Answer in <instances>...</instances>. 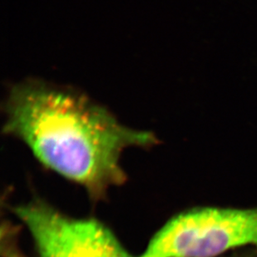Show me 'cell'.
Returning a JSON list of instances; mask_svg holds the SVG:
<instances>
[{
  "label": "cell",
  "instance_id": "6da1fadb",
  "mask_svg": "<svg viewBox=\"0 0 257 257\" xmlns=\"http://www.w3.org/2000/svg\"><path fill=\"white\" fill-rule=\"evenodd\" d=\"M5 112V133L95 198L126 179L120 163L124 151L157 143L154 134L121 124L86 95L40 81L13 87Z\"/></svg>",
  "mask_w": 257,
  "mask_h": 257
},
{
  "label": "cell",
  "instance_id": "7a4b0ae2",
  "mask_svg": "<svg viewBox=\"0 0 257 257\" xmlns=\"http://www.w3.org/2000/svg\"><path fill=\"white\" fill-rule=\"evenodd\" d=\"M257 247V207L201 206L156 233L139 257H220Z\"/></svg>",
  "mask_w": 257,
  "mask_h": 257
},
{
  "label": "cell",
  "instance_id": "3957f363",
  "mask_svg": "<svg viewBox=\"0 0 257 257\" xmlns=\"http://www.w3.org/2000/svg\"><path fill=\"white\" fill-rule=\"evenodd\" d=\"M39 257H134L106 226L92 219L65 216L42 201L15 209Z\"/></svg>",
  "mask_w": 257,
  "mask_h": 257
}]
</instances>
